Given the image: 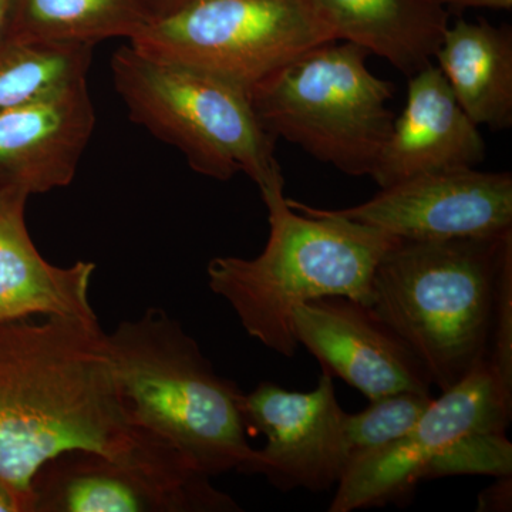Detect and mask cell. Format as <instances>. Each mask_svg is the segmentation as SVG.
<instances>
[{
    "instance_id": "6da1fadb",
    "label": "cell",
    "mask_w": 512,
    "mask_h": 512,
    "mask_svg": "<svg viewBox=\"0 0 512 512\" xmlns=\"http://www.w3.org/2000/svg\"><path fill=\"white\" fill-rule=\"evenodd\" d=\"M69 451L195 473L131 416L99 320L0 322V480L25 512L37 471Z\"/></svg>"
},
{
    "instance_id": "7a4b0ae2",
    "label": "cell",
    "mask_w": 512,
    "mask_h": 512,
    "mask_svg": "<svg viewBox=\"0 0 512 512\" xmlns=\"http://www.w3.org/2000/svg\"><path fill=\"white\" fill-rule=\"evenodd\" d=\"M261 195L269 222L264 251L252 259H211L208 285L234 309L251 338L292 359L299 346L293 309L326 296L372 306L377 265L400 238L333 210L288 200L284 184Z\"/></svg>"
},
{
    "instance_id": "3957f363",
    "label": "cell",
    "mask_w": 512,
    "mask_h": 512,
    "mask_svg": "<svg viewBox=\"0 0 512 512\" xmlns=\"http://www.w3.org/2000/svg\"><path fill=\"white\" fill-rule=\"evenodd\" d=\"M107 342L114 376L141 429L207 477L251 474L244 392L215 372L197 340L163 309L121 322Z\"/></svg>"
},
{
    "instance_id": "277c9868",
    "label": "cell",
    "mask_w": 512,
    "mask_h": 512,
    "mask_svg": "<svg viewBox=\"0 0 512 512\" xmlns=\"http://www.w3.org/2000/svg\"><path fill=\"white\" fill-rule=\"evenodd\" d=\"M512 231L400 239L377 265L370 308L413 350L441 392L487 357L495 279Z\"/></svg>"
},
{
    "instance_id": "5b68a950",
    "label": "cell",
    "mask_w": 512,
    "mask_h": 512,
    "mask_svg": "<svg viewBox=\"0 0 512 512\" xmlns=\"http://www.w3.org/2000/svg\"><path fill=\"white\" fill-rule=\"evenodd\" d=\"M111 73L130 119L181 151L195 173L218 181L244 173L259 191L284 184L275 138L244 87L130 45L111 57Z\"/></svg>"
},
{
    "instance_id": "8992f818",
    "label": "cell",
    "mask_w": 512,
    "mask_h": 512,
    "mask_svg": "<svg viewBox=\"0 0 512 512\" xmlns=\"http://www.w3.org/2000/svg\"><path fill=\"white\" fill-rule=\"evenodd\" d=\"M369 56L345 40L313 47L249 92L256 116L275 140L350 177L370 175L392 133L396 89L367 67Z\"/></svg>"
},
{
    "instance_id": "52a82bcc",
    "label": "cell",
    "mask_w": 512,
    "mask_h": 512,
    "mask_svg": "<svg viewBox=\"0 0 512 512\" xmlns=\"http://www.w3.org/2000/svg\"><path fill=\"white\" fill-rule=\"evenodd\" d=\"M335 40L311 0H188L156 16L130 46L251 92L296 57Z\"/></svg>"
},
{
    "instance_id": "ba28073f",
    "label": "cell",
    "mask_w": 512,
    "mask_h": 512,
    "mask_svg": "<svg viewBox=\"0 0 512 512\" xmlns=\"http://www.w3.org/2000/svg\"><path fill=\"white\" fill-rule=\"evenodd\" d=\"M512 399L505 396L487 359L433 399L409 433L389 446L353 458L338 483L329 512L404 505L427 466L457 440L474 433H507Z\"/></svg>"
},
{
    "instance_id": "9c48e42d",
    "label": "cell",
    "mask_w": 512,
    "mask_h": 512,
    "mask_svg": "<svg viewBox=\"0 0 512 512\" xmlns=\"http://www.w3.org/2000/svg\"><path fill=\"white\" fill-rule=\"evenodd\" d=\"M248 430L265 436L251 474L278 490L323 493L338 485L349 464L345 416L333 376L322 372L312 392H289L271 382L244 394Z\"/></svg>"
},
{
    "instance_id": "30bf717a",
    "label": "cell",
    "mask_w": 512,
    "mask_h": 512,
    "mask_svg": "<svg viewBox=\"0 0 512 512\" xmlns=\"http://www.w3.org/2000/svg\"><path fill=\"white\" fill-rule=\"evenodd\" d=\"M237 501L197 473H173L69 451L32 483V512H235Z\"/></svg>"
},
{
    "instance_id": "8fae6325",
    "label": "cell",
    "mask_w": 512,
    "mask_h": 512,
    "mask_svg": "<svg viewBox=\"0 0 512 512\" xmlns=\"http://www.w3.org/2000/svg\"><path fill=\"white\" fill-rule=\"evenodd\" d=\"M333 212L410 241L493 237L512 231V175L476 168L433 171Z\"/></svg>"
},
{
    "instance_id": "7c38bea8",
    "label": "cell",
    "mask_w": 512,
    "mask_h": 512,
    "mask_svg": "<svg viewBox=\"0 0 512 512\" xmlns=\"http://www.w3.org/2000/svg\"><path fill=\"white\" fill-rule=\"evenodd\" d=\"M292 326L298 345L367 399L399 392L431 393V379L413 350L370 306L326 296L296 306Z\"/></svg>"
},
{
    "instance_id": "4fadbf2b",
    "label": "cell",
    "mask_w": 512,
    "mask_h": 512,
    "mask_svg": "<svg viewBox=\"0 0 512 512\" xmlns=\"http://www.w3.org/2000/svg\"><path fill=\"white\" fill-rule=\"evenodd\" d=\"M96 126L87 82L0 113V190L32 194L72 183Z\"/></svg>"
},
{
    "instance_id": "5bb4252c",
    "label": "cell",
    "mask_w": 512,
    "mask_h": 512,
    "mask_svg": "<svg viewBox=\"0 0 512 512\" xmlns=\"http://www.w3.org/2000/svg\"><path fill=\"white\" fill-rule=\"evenodd\" d=\"M487 146L433 63L409 77L406 106L369 177L380 188L416 175L454 168H476Z\"/></svg>"
},
{
    "instance_id": "9a60e30c",
    "label": "cell",
    "mask_w": 512,
    "mask_h": 512,
    "mask_svg": "<svg viewBox=\"0 0 512 512\" xmlns=\"http://www.w3.org/2000/svg\"><path fill=\"white\" fill-rule=\"evenodd\" d=\"M29 195L0 190V322L49 318L97 319L90 305V281L96 264H49L37 251L25 210Z\"/></svg>"
},
{
    "instance_id": "2e32d148",
    "label": "cell",
    "mask_w": 512,
    "mask_h": 512,
    "mask_svg": "<svg viewBox=\"0 0 512 512\" xmlns=\"http://www.w3.org/2000/svg\"><path fill=\"white\" fill-rule=\"evenodd\" d=\"M338 40L383 57L409 79L433 63L450 26L436 0H311Z\"/></svg>"
},
{
    "instance_id": "e0dca14e",
    "label": "cell",
    "mask_w": 512,
    "mask_h": 512,
    "mask_svg": "<svg viewBox=\"0 0 512 512\" xmlns=\"http://www.w3.org/2000/svg\"><path fill=\"white\" fill-rule=\"evenodd\" d=\"M434 59L451 92L476 126H512V32L488 20L448 26Z\"/></svg>"
},
{
    "instance_id": "ac0fdd59",
    "label": "cell",
    "mask_w": 512,
    "mask_h": 512,
    "mask_svg": "<svg viewBox=\"0 0 512 512\" xmlns=\"http://www.w3.org/2000/svg\"><path fill=\"white\" fill-rule=\"evenodd\" d=\"M156 16L154 0H13L6 40L94 47L131 40Z\"/></svg>"
},
{
    "instance_id": "d6986e66",
    "label": "cell",
    "mask_w": 512,
    "mask_h": 512,
    "mask_svg": "<svg viewBox=\"0 0 512 512\" xmlns=\"http://www.w3.org/2000/svg\"><path fill=\"white\" fill-rule=\"evenodd\" d=\"M93 46L5 42L0 45V113L87 82Z\"/></svg>"
},
{
    "instance_id": "ffe728a7",
    "label": "cell",
    "mask_w": 512,
    "mask_h": 512,
    "mask_svg": "<svg viewBox=\"0 0 512 512\" xmlns=\"http://www.w3.org/2000/svg\"><path fill=\"white\" fill-rule=\"evenodd\" d=\"M433 399L431 393L399 392L369 400V406L362 412L346 413L349 463L402 439L416 426Z\"/></svg>"
},
{
    "instance_id": "44dd1931",
    "label": "cell",
    "mask_w": 512,
    "mask_h": 512,
    "mask_svg": "<svg viewBox=\"0 0 512 512\" xmlns=\"http://www.w3.org/2000/svg\"><path fill=\"white\" fill-rule=\"evenodd\" d=\"M451 476H512V446L505 433H474L457 440L424 471V480Z\"/></svg>"
},
{
    "instance_id": "7402d4cb",
    "label": "cell",
    "mask_w": 512,
    "mask_h": 512,
    "mask_svg": "<svg viewBox=\"0 0 512 512\" xmlns=\"http://www.w3.org/2000/svg\"><path fill=\"white\" fill-rule=\"evenodd\" d=\"M488 365L505 396L512 399V251L504 256L495 279Z\"/></svg>"
},
{
    "instance_id": "603a6c76",
    "label": "cell",
    "mask_w": 512,
    "mask_h": 512,
    "mask_svg": "<svg viewBox=\"0 0 512 512\" xmlns=\"http://www.w3.org/2000/svg\"><path fill=\"white\" fill-rule=\"evenodd\" d=\"M512 510V476L497 481L478 494V512H510Z\"/></svg>"
},
{
    "instance_id": "cb8c5ba5",
    "label": "cell",
    "mask_w": 512,
    "mask_h": 512,
    "mask_svg": "<svg viewBox=\"0 0 512 512\" xmlns=\"http://www.w3.org/2000/svg\"><path fill=\"white\" fill-rule=\"evenodd\" d=\"M444 9L451 12H461L468 8H485V9H511L512 0H436Z\"/></svg>"
},
{
    "instance_id": "d4e9b609",
    "label": "cell",
    "mask_w": 512,
    "mask_h": 512,
    "mask_svg": "<svg viewBox=\"0 0 512 512\" xmlns=\"http://www.w3.org/2000/svg\"><path fill=\"white\" fill-rule=\"evenodd\" d=\"M0 512H25L18 495L0 480Z\"/></svg>"
},
{
    "instance_id": "484cf974",
    "label": "cell",
    "mask_w": 512,
    "mask_h": 512,
    "mask_svg": "<svg viewBox=\"0 0 512 512\" xmlns=\"http://www.w3.org/2000/svg\"><path fill=\"white\" fill-rule=\"evenodd\" d=\"M13 0H0V45L8 36L10 13H12Z\"/></svg>"
},
{
    "instance_id": "4316f807",
    "label": "cell",
    "mask_w": 512,
    "mask_h": 512,
    "mask_svg": "<svg viewBox=\"0 0 512 512\" xmlns=\"http://www.w3.org/2000/svg\"><path fill=\"white\" fill-rule=\"evenodd\" d=\"M185 2H188V0H154L157 16L170 12V10L178 8V6L183 5Z\"/></svg>"
}]
</instances>
